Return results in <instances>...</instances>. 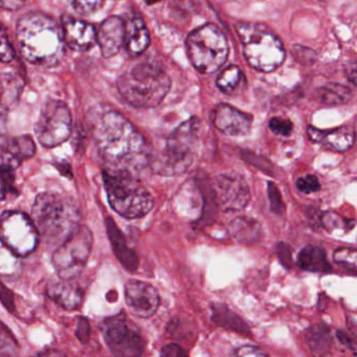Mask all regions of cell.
I'll list each match as a JSON object with an SVG mask.
<instances>
[{"label": "cell", "mask_w": 357, "mask_h": 357, "mask_svg": "<svg viewBox=\"0 0 357 357\" xmlns=\"http://www.w3.org/2000/svg\"><path fill=\"white\" fill-rule=\"evenodd\" d=\"M93 139L105 170L137 175L149 165L151 151L143 135L120 112H104L93 123Z\"/></svg>", "instance_id": "cell-1"}, {"label": "cell", "mask_w": 357, "mask_h": 357, "mask_svg": "<svg viewBox=\"0 0 357 357\" xmlns=\"http://www.w3.org/2000/svg\"><path fill=\"white\" fill-rule=\"evenodd\" d=\"M17 41L22 56L31 63L54 66L64 56L61 26L47 14L32 12L17 22Z\"/></svg>", "instance_id": "cell-2"}, {"label": "cell", "mask_w": 357, "mask_h": 357, "mask_svg": "<svg viewBox=\"0 0 357 357\" xmlns=\"http://www.w3.org/2000/svg\"><path fill=\"white\" fill-rule=\"evenodd\" d=\"M31 218L41 239L51 245L63 242L80 225V215L74 202L54 192L37 196Z\"/></svg>", "instance_id": "cell-3"}, {"label": "cell", "mask_w": 357, "mask_h": 357, "mask_svg": "<svg viewBox=\"0 0 357 357\" xmlns=\"http://www.w3.org/2000/svg\"><path fill=\"white\" fill-rule=\"evenodd\" d=\"M170 89V77L162 68L149 63L135 66L118 80V89L123 99L141 109L160 105Z\"/></svg>", "instance_id": "cell-4"}, {"label": "cell", "mask_w": 357, "mask_h": 357, "mask_svg": "<svg viewBox=\"0 0 357 357\" xmlns=\"http://www.w3.org/2000/svg\"><path fill=\"white\" fill-rule=\"evenodd\" d=\"M199 130L200 121L197 118H191L179 125L166 139L162 151L150 155L152 170L162 176L185 173L193 164Z\"/></svg>", "instance_id": "cell-5"}, {"label": "cell", "mask_w": 357, "mask_h": 357, "mask_svg": "<svg viewBox=\"0 0 357 357\" xmlns=\"http://www.w3.org/2000/svg\"><path fill=\"white\" fill-rule=\"evenodd\" d=\"M104 187L110 206L127 219L145 216L154 206V199L137 175L103 169Z\"/></svg>", "instance_id": "cell-6"}, {"label": "cell", "mask_w": 357, "mask_h": 357, "mask_svg": "<svg viewBox=\"0 0 357 357\" xmlns=\"http://www.w3.org/2000/svg\"><path fill=\"white\" fill-rule=\"evenodd\" d=\"M236 31L246 62L252 68L271 73L283 64L286 57L283 43L266 26L257 22H238Z\"/></svg>", "instance_id": "cell-7"}, {"label": "cell", "mask_w": 357, "mask_h": 357, "mask_svg": "<svg viewBox=\"0 0 357 357\" xmlns=\"http://www.w3.org/2000/svg\"><path fill=\"white\" fill-rule=\"evenodd\" d=\"M187 47L192 64L202 74L216 72L229 56L227 37L218 26L212 24L193 31L188 37Z\"/></svg>", "instance_id": "cell-8"}, {"label": "cell", "mask_w": 357, "mask_h": 357, "mask_svg": "<svg viewBox=\"0 0 357 357\" xmlns=\"http://www.w3.org/2000/svg\"><path fill=\"white\" fill-rule=\"evenodd\" d=\"M93 236L91 229L79 225L54 252V268L60 279L75 280L81 275L93 250Z\"/></svg>", "instance_id": "cell-9"}, {"label": "cell", "mask_w": 357, "mask_h": 357, "mask_svg": "<svg viewBox=\"0 0 357 357\" xmlns=\"http://www.w3.org/2000/svg\"><path fill=\"white\" fill-rule=\"evenodd\" d=\"M0 241L16 256L26 257L36 250L40 236L30 216L8 211L0 217Z\"/></svg>", "instance_id": "cell-10"}, {"label": "cell", "mask_w": 357, "mask_h": 357, "mask_svg": "<svg viewBox=\"0 0 357 357\" xmlns=\"http://www.w3.org/2000/svg\"><path fill=\"white\" fill-rule=\"evenodd\" d=\"M73 118L70 108L59 100H50L43 105L35 126L37 139L47 148L61 145L72 135Z\"/></svg>", "instance_id": "cell-11"}, {"label": "cell", "mask_w": 357, "mask_h": 357, "mask_svg": "<svg viewBox=\"0 0 357 357\" xmlns=\"http://www.w3.org/2000/svg\"><path fill=\"white\" fill-rule=\"evenodd\" d=\"M104 340L116 356H139L145 350L146 340L139 328L125 317H114L104 323Z\"/></svg>", "instance_id": "cell-12"}, {"label": "cell", "mask_w": 357, "mask_h": 357, "mask_svg": "<svg viewBox=\"0 0 357 357\" xmlns=\"http://www.w3.org/2000/svg\"><path fill=\"white\" fill-rule=\"evenodd\" d=\"M211 192L216 208L223 212H239L250 199L248 183L241 175L235 173L218 175L211 185Z\"/></svg>", "instance_id": "cell-13"}, {"label": "cell", "mask_w": 357, "mask_h": 357, "mask_svg": "<svg viewBox=\"0 0 357 357\" xmlns=\"http://www.w3.org/2000/svg\"><path fill=\"white\" fill-rule=\"evenodd\" d=\"M125 300L131 312L142 319L151 317L158 311L160 302L156 288L139 280L127 282L125 285Z\"/></svg>", "instance_id": "cell-14"}, {"label": "cell", "mask_w": 357, "mask_h": 357, "mask_svg": "<svg viewBox=\"0 0 357 357\" xmlns=\"http://www.w3.org/2000/svg\"><path fill=\"white\" fill-rule=\"evenodd\" d=\"M215 128L229 137H242L250 132L252 118L227 104H218L212 112Z\"/></svg>", "instance_id": "cell-15"}, {"label": "cell", "mask_w": 357, "mask_h": 357, "mask_svg": "<svg viewBox=\"0 0 357 357\" xmlns=\"http://www.w3.org/2000/svg\"><path fill=\"white\" fill-rule=\"evenodd\" d=\"M61 29L64 43L73 51L86 52L97 43V30L89 22L66 16Z\"/></svg>", "instance_id": "cell-16"}, {"label": "cell", "mask_w": 357, "mask_h": 357, "mask_svg": "<svg viewBox=\"0 0 357 357\" xmlns=\"http://www.w3.org/2000/svg\"><path fill=\"white\" fill-rule=\"evenodd\" d=\"M97 43L105 58L116 56L125 43V22L118 16L106 18L97 31Z\"/></svg>", "instance_id": "cell-17"}, {"label": "cell", "mask_w": 357, "mask_h": 357, "mask_svg": "<svg viewBox=\"0 0 357 357\" xmlns=\"http://www.w3.org/2000/svg\"><path fill=\"white\" fill-rule=\"evenodd\" d=\"M309 139L314 143L321 144L325 149L335 152H344L351 149L355 143V131L351 127L344 126L332 130H319L314 127H308Z\"/></svg>", "instance_id": "cell-18"}, {"label": "cell", "mask_w": 357, "mask_h": 357, "mask_svg": "<svg viewBox=\"0 0 357 357\" xmlns=\"http://www.w3.org/2000/svg\"><path fill=\"white\" fill-rule=\"evenodd\" d=\"M47 294L52 300L66 310H75L82 305L84 291L74 282V280H64L50 284Z\"/></svg>", "instance_id": "cell-19"}, {"label": "cell", "mask_w": 357, "mask_h": 357, "mask_svg": "<svg viewBox=\"0 0 357 357\" xmlns=\"http://www.w3.org/2000/svg\"><path fill=\"white\" fill-rule=\"evenodd\" d=\"M106 229H107V235L109 237L110 243H112V250L116 255L121 264L128 271H137L139 266V258L135 250H131L127 244L126 239L123 235L121 229L116 227L114 219L106 218Z\"/></svg>", "instance_id": "cell-20"}, {"label": "cell", "mask_w": 357, "mask_h": 357, "mask_svg": "<svg viewBox=\"0 0 357 357\" xmlns=\"http://www.w3.org/2000/svg\"><path fill=\"white\" fill-rule=\"evenodd\" d=\"M36 152L34 139L30 135L10 137L3 142V164L17 167L32 158Z\"/></svg>", "instance_id": "cell-21"}, {"label": "cell", "mask_w": 357, "mask_h": 357, "mask_svg": "<svg viewBox=\"0 0 357 357\" xmlns=\"http://www.w3.org/2000/svg\"><path fill=\"white\" fill-rule=\"evenodd\" d=\"M125 43L132 57L142 55L149 47L150 35L143 18L133 16L125 24Z\"/></svg>", "instance_id": "cell-22"}, {"label": "cell", "mask_w": 357, "mask_h": 357, "mask_svg": "<svg viewBox=\"0 0 357 357\" xmlns=\"http://www.w3.org/2000/svg\"><path fill=\"white\" fill-rule=\"evenodd\" d=\"M229 233L236 242L245 245L256 243L263 236L260 223L244 216L237 217L229 222Z\"/></svg>", "instance_id": "cell-23"}, {"label": "cell", "mask_w": 357, "mask_h": 357, "mask_svg": "<svg viewBox=\"0 0 357 357\" xmlns=\"http://www.w3.org/2000/svg\"><path fill=\"white\" fill-rule=\"evenodd\" d=\"M298 266L310 273H324L331 271L326 250L317 245L305 246L298 252Z\"/></svg>", "instance_id": "cell-24"}, {"label": "cell", "mask_w": 357, "mask_h": 357, "mask_svg": "<svg viewBox=\"0 0 357 357\" xmlns=\"http://www.w3.org/2000/svg\"><path fill=\"white\" fill-rule=\"evenodd\" d=\"M212 319L216 325L244 336H252L250 327L240 315L225 304L212 305Z\"/></svg>", "instance_id": "cell-25"}, {"label": "cell", "mask_w": 357, "mask_h": 357, "mask_svg": "<svg viewBox=\"0 0 357 357\" xmlns=\"http://www.w3.org/2000/svg\"><path fill=\"white\" fill-rule=\"evenodd\" d=\"M24 89V81L11 73L0 75V106L12 109L17 105Z\"/></svg>", "instance_id": "cell-26"}, {"label": "cell", "mask_w": 357, "mask_h": 357, "mask_svg": "<svg viewBox=\"0 0 357 357\" xmlns=\"http://www.w3.org/2000/svg\"><path fill=\"white\" fill-rule=\"evenodd\" d=\"M216 85L221 93L236 97L245 91L248 80L244 73L238 66H231L219 75Z\"/></svg>", "instance_id": "cell-27"}, {"label": "cell", "mask_w": 357, "mask_h": 357, "mask_svg": "<svg viewBox=\"0 0 357 357\" xmlns=\"http://www.w3.org/2000/svg\"><path fill=\"white\" fill-rule=\"evenodd\" d=\"M309 350L315 355H325L329 352L332 344L331 330L323 324H317L309 328L305 335Z\"/></svg>", "instance_id": "cell-28"}, {"label": "cell", "mask_w": 357, "mask_h": 357, "mask_svg": "<svg viewBox=\"0 0 357 357\" xmlns=\"http://www.w3.org/2000/svg\"><path fill=\"white\" fill-rule=\"evenodd\" d=\"M317 98L326 105H340L348 103L352 99V91L340 84H328L317 91Z\"/></svg>", "instance_id": "cell-29"}, {"label": "cell", "mask_w": 357, "mask_h": 357, "mask_svg": "<svg viewBox=\"0 0 357 357\" xmlns=\"http://www.w3.org/2000/svg\"><path fill=\"white\" fill-rule=\"evenodd\" d=\"M321 223L327 231H333L336 229L350 231L354 227V220H346L336 213L328 212L321 216Z\"/></svg>", "instance_id": "cell-30"}, {"label": "cell", "mask_w": 357, "mask_h": 357, "mask_svg": "<svg viewBox=\"0 0 357 357\" xmlns=\"http://www.w3.org/2000/svg\"><path fill=\"white\" fill-rule=\"evenodd\" d=\"M18 344L12 332L0 321V356L16 355Z\"/></svg>", "instance_id": "cell-31"}, {"label": "cell", "mask_w": 357, "mask_h": 357, "mask_svg": "<svg viewBox=\"0 0 357 357\" xmlns=\"http://www.w3.org/2000/svg\"><path fill=\"white\" fill-rule=\"evenodd\" d=\"M15 58V50L12 45L8 35L7 29L0 24V62L10 63Z\"/></svg>", "instance_id": "cell-32"}, {"label": "cell", "mask_w": 357, "mask_h": 357, "mask_svg": "<svg viewBox=\"0 0 357 357\" xmlns=\"http://www.w3.org/2000/svg\"><path fill=\"white\" fill-rule=\"evenodd\" d=\"M70 6L79 15L87 16L103 8L105 0H70Z\"/></svg>", "instance_id": "cell-33"}, {"label": "cell", "mask_w": 357, "mask_h": 357, "mask_svg": "<svg viewBox=\"0 0 357 357\" xmlns=\"http://www.w3.org/2000/svg\"><path fill=\"white\" fill-rule=\"evenodd\" d=\"M267 194H268L271 211L279 216L283 215L286 210V206L282 199L281 192H280L279 188L271 181L267 183Z\"/></svg>", "instance_id": "cell-34"}, {"label": "cell", "mask_w": 357, "mask_h": 357, "mask_svg": "<svg viewBox=\"0 0 357 357\" xmlns=\"http://www.w3.org/2000/svg\"><path fill=\"white\" fill-rule=\"evenodd\" d=\"M10 265L16 267L17 256L12 250H10L3 242L0 241V273H3V275H9V273L15 271L10 267Z\"/></svg>", "instance_id": "cell-35"}, {"label": "cell", "mask_w": 357, "mask_h": 357, "mask_svg": "<svg viewBox=\"0 0 357 357\" xmlns=\"http://www.w3.org/2000/svg\"><path fill=\"white\" fill-rule=\"evenodd\" d=\"M356 250L351 248H338L333 254L334 262L344 266L352 267L353 271L356 268Z\"/></svg>", "instance_id": "cell-36"}, {"label": "cell", "mask_w": 357, "mask_h": 357, "mask_svg": "<svg viewBox=\"0 0 357 357\" xmlns=\"http://www.w3.org/2000/svg\"><path fill=\"white\" fill-rule=\"evenodd\" d=\"M268 126L275 135H282V137H289L292 130H294V124H292L291 121L287 120V119L279 118V116L271 119Z\"/></svg>", "instance_id": "cell-37"}, {"label": "cell", "mask_w": 357, "mask_h": 357, "mask_svg": "<svg viewBox=\"0 0 357 357\" xmlns=\"http://www.w3.org/2000/svg\"><path fill=\"white\" fill-rule=\"evenodd\" d=\"M296 188L304 194H312L321 190V183L315 175H305L296 181Z\"/></svg>", "instance_id": "cell-38"}, {"label": "cell", "mask_w": 357, "mask_h": 357, "mask_svg": "<svg viewBox=\"0 0 357 357\" xmlns=\"http://www.w3.org/2000/svg\"><path fill=\"white\" fill-rule=\"evenodd\" d=\"M0 183H3L7 193H16L13 167L6 164L0 165Z\"/></svg>", "instance_id": "cell-39"}, {"label": "cell", "mask_w": 357, "mask_h": 357, "mask_svg": "<svg viewBox=\"0 0 357 357\" xmlns=\"http://www.w3.org/2000/svg\"><path fill=\"white\" fill-rule=\"evenodd\" d=\"M292 55L296 61L304 64V66H310L317 61V54L314 53V51L307 49V47H300V45H296L292 49Z\"/></svg>", "instance_id": "cell-40"}, {"label": "cell", "mask_w": 357, "mask_h": 357, "mask_svg": "<svg viewBox=\"0 0 357 357\" xmlns=\"http://www.w3.org/2000/svg\"><path fill=\"white\" fill-rule=\"evenodd\" d=\"M76 336L79 338L81 342H87L91 336V326H89V321L84 317H81L77 324Z\"/></svg>", "instance_id": "cell-41"}, {"label": "cell", "mask_w": 357, "mask_h": 357, "mask_svg": "<svg viewBox=\"0 0 357 357\" xmlns=\"http://www.w3.org/2000/svg\"><path fill=\"white\" fill-rule=\"evenodd\" d=\"M278 256H279L280 262L283 266H285L286 268L291 267V248L288 244L284 243V242L279 244Z\"/></svg>", "instance_id": "cell-42"}, {"label": "cell", "mask_w": 357, "mask_h": 357, "mask_svg": "<svg viewBox=\"0 0 357 357\" xmlns=\"http://www.w3.org/2000/svg\"><path fill=\"white\" fill-rule=\"evenodd\" d=\"M0 301L10 311H14L15 309L13 294L3 283H0Z\"/></svg>", "instance_id": "cell-43"}, {"label": "cell", "mask_w": 357, "mask_h": 357, "mask_svg": "<svg viewBox=\"0 0 357 357\" xmlns=\"http://www.w3.org/2000/svg\"><path fill=\"white\" fill-rule=\"evenodd\" d=\"M160 355L162 356L167 357H179V356H187L188 353L183 351L179 344H169L165 346L164 348L160 351Z\"/></svg>", "instance_id": "cell-44"}, {"label": "cell", "mask_w": 357, "mask_h": 357, "mask_svg": "<svg viewBox=\"0 0 357 357\" xmlns=\"http://www.w3.org/2000/svg\"><path fill=\"white\" fill-rule=\"evenodd\" d=\"M238 356L250 357V356H267V353L264 352L262 349L254 346H244L238 349Z\"/></svg>", "instance_id": "cell-45"}, {"label": "cell", "mask_w": 357, "mask_h": 357, "mask_svg": "<svg viewBox=\"0 0 357 357\" xmlns=\"http://www.w3.org/2000/svg\"><path fill=\"white\" fill-rule=\"evenodd\" d=\"M26 0H0V9L17 11L26 5Z\"/></svg>", "instance_id": "cell-46"}, {"label": "cell", "mask_w": 357, "mask_h": 357, "mask_svg": "<svg viewBox=\"0 0 357 357\" xmlns=\"http://www.w3.org/2000/svg\"><path fill=\"white\" fill-rule=\"evenodd\" d=\"M336 336H337L338 340H340V342H342L344 346H346L347 348L350 349V350H352L353 352L355 351V344L354 342H353L352 340H351L350 337H349L348 334L344 333V331H337V333H336Z\"/></svg>", "instance_id": "cell-47"}, {"label": "cell", "mask_w": 357, "mask_h": 357, "mask_svg": "<svg viewBox=\"0 0 357 357\" xmlns=\"http://www.w3.org/2000/svg\"><path fill=\"white\" fill-rule=\"evenodd\" d=\"M55 166L56 168L58 169V171H59L62 175H64V176H73L72 168H70V164H68V162H58V164H56Z\"/></svg>", "instance_id": "cell-48"}, {"label": "cell", "mask_w": 357, "mask_h": 357, "mask_svg": "<svg viewBox=\"0 0 357 357\" xmlns=\"http://www.w3.org/2000/svg\"><path fill=\"white\" fill-rule=\"evenodd\" d=\"M6 195H7V192H6L3 183H0V202L5 199Z\"/></svg>", "instance_id": "cell-49"}, {"label": "cell", "mask_w": 357, "mask_h": 357, "mask_svg": "<svg viewBox=\"0 0 357 357\" xmlns=\"http://www.w3.org/2000/svg\"><path fill=\"white\" fill-rule=\"evenodd\" d=\"M158 0H147V3L151 5V3H158Z\"/></svg>", "instance_id": "cell-50"}]
</instances>
